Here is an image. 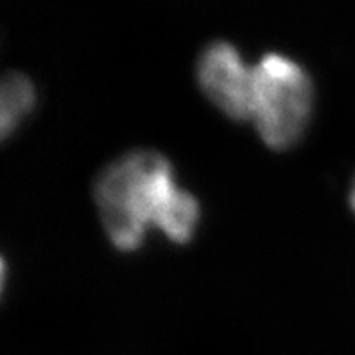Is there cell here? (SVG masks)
Listing matches in <instances>:
<instances>
[{
  "label": "cell",
  "instance_id": "cell-1",
  "mask_svg": "<svg viewBox=\"0 0 355 355\" xmlns=\"http://www.w3.org/2000/svg\"><path fill=\"white\" fill-rule=\"evenodd\" d=\"M94 201L109 241L121 252L140 248L150 227L184 245L199 222L196 198L176 184L171 163L153 150L128 152L105 166Z\"/></svg>",
  "mask_w": 355,
  "mask_h": 355
},
{
  "label": "cell",
  "instance_id": "cell-5",
  "mask_svg": "<svg viewBox=\"0 0 355 355\" xmlns=\"http://www.w3.org/2000/svg\"><path fill=\"white\" fill-rule=\"evenodd\" d=\"M349 202H350V207H352V211L355 212V178H354V181H352V186H350Z\"/></svg>",
  "mask_w": 355,
  "mask_h": 355
},
{
  "label": "cell",
  "instance_id": "cell-3",
  "mask_svg": "<svg viewBox=\"0 0 355 355\" xmlns=\"http://www.w3.org/2000/svg\"><path fill=\"white\" fill-rule=\"evenodd\" d=\"M198 83L222 114L237 122L252 121L255 66L250 68L234 44L214 42L201 53Z\"/></svg>",
  "mask_w": 355,
  "mask_h": 355
},
{
  "label": "cell",
  "instance_id": "cell-2",
  "mask_svg": "<svg viewBox=\"0 0 355 355\" xmlns=\"http://www.w3.org/2000/svg\"><path fill=\"white\" fill-rule=\"evenodd\" d=\"M314 105V86L303 66L268 53L255 66L252 122L275 152L291 148L306 132Z\"/></svg>",
  "mask_w": 355,
  "mask_h": 355
},
{
  "label": "cell",
  "instance_id": "cell-4",
  "mask_svg": "<svg viewBox=\"0 0 355 355\" xmlns=\"http://www.w3.org/2000/svg\"><path fill=\"white\" fill-rule=\"evenodd\" d=\"M37 102L33 83L21 73H8L0 87V132L7 139L24 119L28 117Z\"/></svg>",
  "mask_w": 355,
  "mask_h": 355
}]
</instances>
